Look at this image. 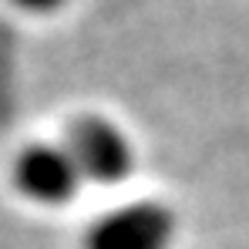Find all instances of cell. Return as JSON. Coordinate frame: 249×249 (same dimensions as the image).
I'll use <instances>...</instances> for the list:
<instances>
[{"label": "cell", "mask_w": 249, "mask_h": 249, "mask_svg": "<svg viewBox=\"0 0 249 249\" xmlns=\"http://www.w3.org/2000/svg\"><path fill=\"white\" fill-rule=\"evenodd\" d=\"M78 168L81 182H98V185H118L131 175L135 152L131 142L115 122L101 115H84L68 128V138L61 142Z\"/></svg>", "instance_id": "6da1fadb"}, {"label": "cell", "mask_w": 249, "mask_h": 249, "mask_svg": "<svg viewBox=\"0 0 249 249\" xmlns=\"http://www.w3.org/2000/svg\"><path fill=\"white\" fill-rule=\"evenodd\" d=\"M14 185L27 202L37 206H68L81 185V175L64 145H27L14 159Z\"/></svg>", "instance_id": "3957f363"}, {"label": "cell", "mask_w": 249, "mask_h": 249, "mask_svg": "<svg viewBox=\"0 0 249 249\" xmlns=\"http://www.w3.org/2000/svg\"><path fill=\"white\" fill-rule=\"evenodd\" d=\"M14 7L27 10V14H51L57 7H64V0H10Z\"/></svg>", "instance_id": "277c9868"}, {"label": "cell", "mask_w": 249, "mask_h": 249, "mask_svg": "<svg viewBox=\"0 0 249 249\" xmlns=\"http://www.w3.org/2000/svg\"><path fill=\"white\" fill-rule=\"evenodd\" d=\"M172 239V209L162 202H131L98 215L84 232V249H168Z\"/></svg>", "instance_id": "7a4b0ae2"}]
</instances>
